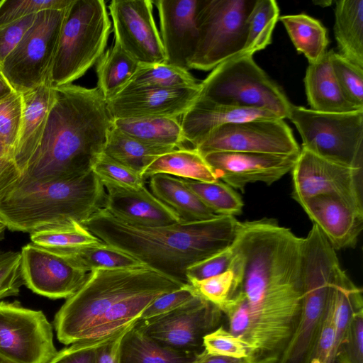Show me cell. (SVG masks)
<instances>
[{
	"label": "cell",
	"mask_w": 363,
	"mask_h": 363,
	"mask_svg": "<svg viewBox=\"0 0 363 363\" xmlns=\"http://www.w3.org/2000/svg\"><path fill=\"white\" fill-rule=\"evenodd\" d=\"M184 285L147 267L91 271L56 313L57 338L70 345L114 336L159 296Z\"/></svg>",
	"instance_id": "obj_1"
},
{
	"label": "cell",
	"mask_w": 363,
	"mask_h": 363,
	"mask_svg": "<svg viewBox=\"0 0 363 363\" xmlns=\"http://www.w3.org/2000/svg\"><path fill=\"white\" fill-rule=\"evenodd\" d=\"M53 91L43 134L22 179H74L91 171L103 153L113 119L99 89L72 84Z\"/></svg>",
	"instance_id": "obj_2"
},
{
	"label": "cell",
	"mask_w": 363,
	"mask_h": 363,
	"mask_svg": "<svg viewBox=\"0 0 363 363\" xmlns=\"http://www.w3.org/2000/svg\"><path fill=\"white\" fill-rule=\"evenodd\" d=\"M240 221L233 216L145 227L124 222L101 208L81 223L102 242L148 268L187 284L188 267L233 244Z\"/></svg>",
	"instance_id": "obj_3"
},
{
	"label": "cell",
	"mask_w": 363,
	"mask_h": 363,
	"mask_svg": "<svg viewBox=\"0 0 363 363\" xmlns=\"http://www.w3.org/2000/svg\"><path fill=\"white\" fill-rule=\"evenodd\" d=\"M105 199L104 186L92 170L67 180L21 179L0 201V218L10 230L31 233L72 220L82 223L104 207Z\"/></svg>",
	"instance_id": "obj_4"
},
{
	"label": "cell",
	"mask_w": 363,
	"mask_h": 363,
	"mask_svg": "<svg viewBox=\"0 0 363 363\" xmlns=\"http://www.w3.org/2000/svg\"><path fill=\"white\" fill-rule=\"evenodd\" d=\"M340 269L335 250L323 235L313 234L303 239L300 315L277 363L311 362Z\"/></svg>",
	"instance_id": "obj_5"
},
{
	"label": "cell",
	"mask_w": 363,
	"mask_h": 363,
	"mask_svg": "<svg viewBox=\"0 0 363 363\" xmlns=\"http://www.w3.org/2000/svg\"><path fill=\"white\" fill-rule=\"evenodd\" d=\"M111 26L104 1H72L66 10L49 77L52 87L72 84L98 62Z\"/></svg>",
	"instance_id": "obj_6"
},
{
	"label": "cell",
	"mask_w": 363,
	"mask_h": 363,
	"mask_svg": "<svg viewBox=\"0 0 363 363\" xmlns=\"http://www.w3.org/2000/svg\"><path fill=\"white\" fill-rule=\"evenodd\" d=\"M199 99L288 118L292 104L258 66L253 55H240L219 64L200 83Z\"/></svg>",
	"instance_id": "obj_7"
},
{
	"label": "cell",
	"mask_w": 363,
	"mask_h": 363,
	"mask_svg": "<svg viewBox=\"0 0 363 363\" xmlns=\"http://www.w3.org/2000/svg\"><path fill=\"white\" fill-rule=\"evenodd\" d=\"M288 118L302 138L303 149L334 163L363 169V111L323 113L292 104Z\"/></svg>",
	"instance_id": "obj_8"
},
{
	"label": "cell",
	"mask_w": 363,
	"mask_h": 363,
	"mask_svg": "<svg viewBox=\"0 0 363 363\" xmlns=\"http://www.w3.org/2000/svg\"><path fill=\"white\" fill-rule=\"evenodd\" d=\"M256 0H199L198 41L189 69L212 70L238 55L247 38V18Z\"/></svg>",
	"instance_id": "obj_9"
},
{
	"label": "cell",
	"mask_w": 363,
	"mask_h": 363,
	"mask_svg": "<svg viewBox=\"0 0 363 363\" xmlns=\"http://www.w3.org/2000/svg\"><path fill=\"white\" fill-rule=\"evenodd\" d=\"M67 9L38 13L18 44L0 65L16 93L30 91L49 79Z\"/></svg>",
	"instance_id": "obj_10"
},
{
	"label": "cell",
	"mask_w": 363,
	"mask_h": 363,
	"mask_svg": "<svg viewBox=\"0 0 363 363\" xmlns=\"http://www.w3.org/2000/svg\"><path fill=\"white\" fill-rule=\"evenodd\" d=\"M223 313L199 295L168 313L135 325L163 346L178 352L199 355L204 351L203 337L220 326Z\"/></svg>",
	"instance_id": "obj_11"
},
{
	"label": "cell",
	"mask_w": 363,
	"mask_h": 363,
	"mask_svg": "<svg viewBox=\"0 0 363 363\" xmlns=\"http://www.w3.org/2000/svg\"><path fill=\"white\" fill-rule=\"evenodd\" d=\"M50 323L40 311L0 301V359L6 363H49L56 355Z\"/></svg>",
	"instance_id": "obj_12"
},
{
	"label": "cell",
	"mask_w": 363,
	"mask_h": 363,
	"mask_svg": "<svg viewBox=\"0 0 363 363\" xmlns=\"http://www.w3.org/2000/svg\"><path fill=\"white\" fill-rule=\"evenodd\" d=\"M203 156L216 152L298 155L300 147L284 119L255 118L224 124L195 147Z\"/></svg>",
	"instance_id": "obj_13"
},
{
	"label": "cell",
	"mask_w": 363,
	"mask_h": 363,
	"mask_svg": "<svg viewBox=\"0 0 363 363\" xmlns=\"http://www.w3.org/2000/svg\"><path fill=\"white\" fill-rule=\"evenodd\" d=\"M291 172V197L297 203L332 195L363 210V169L334 163L301 148Z\"/></svg>",
	"instance_id": "obj_14"
},
{
	"label": "cell",
	"mask_w": 363,
	"mask_h": 363,
	"mask_svg": "<svg viewBox=\"0 0 363 363\" xmlns=\"http://www.w3.org/2000/svg\"><path fill=\"white\" fill-rule=\"evenodd\" d=\"M152 1L113 0L108 6L114 43L139 65L165 62V53L152 13Z\"/></svg>",
	"instance_id": "obj_15"
},
{
	"label": "cell",
	"mask_w": 363,
	"mask_h": 363,
	"mask_svg": "<svg viewBox=\"0 0 363 363\" xmlns=\"http://www.w3.org/2000/svg\"><path fill=\"white\" fill-rule=\"evenodd\" d=\"M200 86L169 89L153 86L125 88L106 99L113 120L182 116L195 103Z\"/></svg>",
	"instance_id": "obj_16"
},
{
	"label": "cell",
	"mask_w": 363,
	"mask_h": 363,
	"mask_svg": "<svg viewBox=\"0 0 363 363\" xmlns=\"http://www.w3.org/2000/svg\"><path fill=\"white\" fill-rule=\"evenodd\" d=\"M20 252L24 285L34 293L50 298L72 296L89 274L33 242L24 245Z\"/></svg>",
	"instance_id": "obj_17"
},
{
	"label": "cell",
	"mask_w": 363,
	"mask_h": 363,
	"mask_svg": "<svg viewBox=\"0 0 363 363\" xmlns=\"http://www.w3.org/2000/svg\"><path fill=\"white\" fill-rule=\"evenodd\" d=\"M298 155L216 152L203 157L217 179L244 192L249 184L270 185L279 180L291 171Z\"/></svg>",
	"instance_id": "obj_18"
},
{
	"label": "cell",
	"mask_w": 363,
	"mask_h": 363,
	"mask_svg": "<svg viewBox=\"0 0 363 363\" xmlns=\"http://www.w3.org/2000/svg\"><path fill=\"white\" fill-rule=\"evenodd\" d=\"M199 0L153 1L159 14L165 62L189 69L198 41L196 11Z\"/></svg>",
	"instance_id": "obj_19"
},
{
	"label": "cell",
	"mask_w": 363,
	"mask_h": 363,
	"mask_svg": "<svg viewBox=\"0 0 363 363\" xmlns=\"http://www.w3.org/2000/svg\"><path fill=\"white\" fill-rule=\"evenodd\" d=\"M333 249L354 247L363 228V210L332 195H319L299 203Z\"/></svg>",
	"instance_id": "obj_20"
},
{
	"label": "cell",
	"mask_w": 363,
	"mask_h": 363,
	"mask_svg": "<svg viewBox=\"0 0 363 363\" xmlns=\"http://www.w3.org/2000/svg\"><path fill=\"white\" fill-rule=\"evenodd\" d=\"M106 189L104 207L116 218L130 224L158 227L181 223L169 207L144 186L132 189L103 183Z\"/></svg>",
	"instance_id": "obj_21"
},
{
	"label": "cell",
	"mask_w": 363,
	"mask_h": 363,
	"mask_svg": "<svg viewBox=\"0 0 363 363\" xmlns=\"http://www.w3.org/2000/svg\"><path fill=\"white\" fill-rule=\"evenodd\" d=\"M21 94V125L13 155L23 174L41 140L52 104L54 91L48 79L39 86Z\"/></svg>",
	"instance_id": "obj_22"
},
{
	"label": "cell",
	"mask_w": 363,
	"mask_h": 363,
	"mask_svg": "<svg viewBox=\"0 0 363 363\" xmlns=\"http://www.w3.org/2000/svg\"><path fill=\"white\" fill-rule=\"evenodd\" d=\"M273 118L279 117L267 111L233 107L198 98L182 116L180 123L186 141L194 148L213 130L224 124Z\"/></svg>",
	"instance_id": "obj_23"
},
{
	"label": "cell",
	"mask_w": 363,
	"mask_h": 363,
	"mask_svg": "<svg viewBox=\"0 0 363 363\" xmlns=\"http://www.w3.org/2000/svg\"><path fill=\"white\" fill-rule=\"evenodd\" d=\"M306 94L311 109L323 113H349L363 111L343 94L334 75L327 51L316 63L309 64L304 77Z\"/></svg>",
	"instance_id": "obj_24"
},
{
	"label": "cell",
	"mask_w": 363,
	"mask_h": 363,
	"mask_svg": "<svg viewBox=\"0 0 363 363\" xmlns=\"http://www.w3.org/2000/svg\"><path fill=\"white\" fill-rule=\"evenodd\" d=\"M150 179L151 193L173 210L181 223L203 221L219 216L205 206L181 178L157 174Z\"/></svg>",
	"instance_id": "obj_25"
},
{
	"label": "cell",
	"mask_w": 363,
	"mask_h": 363,
	"mask_svg": "<svg viewBox=\"0 0 363 363\" xmlns=\"http://www.w3.org/2000/svg\"><path fill=\"white\" fill-rule=\"evenodd\" d=\"M334 35L339 54L363 68V0L335 1Z\"/></svg>",
	"instance_id": "obj_26"
},
{
	"label": "cell",
	"mask_w": 363,
	"mask_h": 363,
	"mask_svg": "<svg viewBox=\"0 0 363 363\" xmlns=\"http://www.w3.org/2000/svg\"><path fill=\"white\" fill-rule=\"evenodd\" d=\"M198 355L178 352L160 344L135 323L122 335L118 363H192Z\"/></svg>",
	"instance_id": "obj_27"
},
{
	"label": "cell",
	"mask_w": 363,
	"mask_h": 363,
	"mask_svg": "<svg viewBox=\"0 0 363 363\" xmlns=\"http://www.w3.org/2000/svg\"><path fill=\"white\" fill-rule=\"evenodd\" d=\"M175 149L177 148L145 143L123 133L112 125L103 153L141 176L156 158Z\"/></svg>",
	"instance_id": "obj_28"
},
{
	"label": "cell",
	"mask_w": 363,
	"mask_h": 363,
	"mask_svg": "<svg viewBox=\"0 0 363 363\" xmlns=\"http://www.w3.org/2000/svg\"><path fill=\"white\" fill-rule=\"evenodd\" d=\"M157 174L204 182L218 180L203 156L195 148L175 149L159 156L145 169L141 176L145 179Z\"/></svg>",
	"instance_id": "obj_29"
},
{
	"label": "cell",
	"mask_w": 363,
	"mask_h": 363,
	"mask_svg": "<svg viewBox=\"0 0 363 363\" xmlns=\"http://www.w3.org/2000/svg\"><path fill=\"white\" fill-rule=\"evenodd\" d=\"M74 267L91 272L101 269H132L146 267L134 257L104 242L69 248L55 254Z\"/></svg>",
	"instance_id": "obj_30"
},
{
	"label": "cell",
	"mask_w": 363,
	"mask_h": 363,
	"mask_svg": "<svg viewBox=\"0 0 363 363\" xmlns=\"http://www.w3.org/2000/svg\"><path fill=\"white\" fill-rule=\"evenodd\" d=\"M279 19L298 52L303 54L309 64L323 58L329 41L327 30L318 20L306 13L285 15Z\"/></svg>",
	"instance_id": "obj_31"
},
{
	"label": "cell",
	"mask_w": 363,
	"mask_h": 363,
	"mask_svg": "<svg viewBox=\"0 0 363 363\" xmlns=\"http://www.w3.org/2000/svg\"><path fill=\"white\" fill-rule=\"evenodd\" d=\"M123 133L147 143L184 148L186 142L181 123L176 118H150L113 120Z\"/></svg>",
	"instance_id": "obj_32"
},
{
	"label": "cell",
	"mask_w": 363,
	"mask_h": 363,
	"mask_svg": "<svg viewBox=\"0 0 363 363\" xmlns=\"http://www.w3.org/2000/svg\"><path fill=\"white\" fill-rule=\"evenodd\" d=\"M139 64L113 43L97 62V88L106 99L119 92L130 80Z\"/></svg>",
	"instance_id": "obj_33"
},
{
	"label": "cell",
	"mask_w": 363,
	"mask_h": 363,
	"mask_svg": "<svg viewBox=\"0 0 363 363\" xmlns=\"http://www.w3.org/2000/svg\"><path fill=\"white\" fill-rule=\"evenodd\" d=\"M30 235L33 243L53 254L69 248L102 242L81 223L74 220L47 225Z\"/></svg>",
	"instance_id": "obj_34"
},
{
	"label": "cell",
	"mask_w": 363,
	"mask_h": 363,
	"mask_svg": "<svg viewBox=\"0 0 363 363\" xmlns=\"http://www.w3.org/2000/svg\"><path fill=\"white\" fill-rule=\"evenodd\" d=\"M363 309L362 289L341 269L335 284V342L330 363H335L337 350L342 342L353 315Z\"/></svg>",
	"instance_id": "obj_35"
},
{
	"label": "cell",
	"mask_w": 363,
	"mask_h": 363,
	"mask_svg": "<svg viewBox=\"0 0 363 363\" xmlns=\"http://www.w3.org/2000/svg\"><path fill=\"white\" fill-rule=\"evenodd\" d=\"M279 9L274 0H256L247 18L246 42L240 55H253L272 42Z\"/></svg>",
	"instance_id": "obj_36"
},
{
	"label": "cell",
	"mask_w": 363,
	"mask_h": 363,
	"mask_svg": "<svg viewBox=\"0 0 363 363\" xmlns=\"http://www.w3.org/2000/svg\"><path fill=\"white\" fill-rule=\"evenodd\" d=\"M199 86L200 83L189 69L163 62L139 65L130 80L123 89L138 86L178 89Z\"/></svg>",
	"instance_id": "obj_37"
},
{
	"label": "cell",
	"mask_w": 363,
	"mask_h": 363,
	"mask_svg": "<svg viewBox=\"0 0 363 363\" xmlns=\"http://www.w3.org/2000/svg\"><path fill=\"white\" fill-rule=\"evenodd\" d=\"M182 179L201 201L216 214L235 217L242 213L244 203L241 196L222 181L204 182Z\"/></svg>",
	"instance_id": "obj_38"
},
{
	"label": "cell",
	"mask_w": 363,
	"mask_h": 363,
	"mask_svg": "<svg viewBox=\"0 0 363 363\" xmlns=\"http://www.w3.org/2000/svg\"><path fill=\"white\" fill-rule=\"evenodd\" d=\"M330 57L334 75L345 98L363 108V68L332 50Z\"/></svg>",
	"instance_id": "obj_39"
},
{
	"label": "cell",
	"mask_w": 363,
	"mask_h": 363,
	"mask_svg": "<svg viewBox=\"0 0 363 363\" xmlns=\"http://www.w3.org/2000/svg\"><path fill=\"white\" fill-rule=\"evenodd\" d=\"M198 295L218 306L222 311L236 295L239 280L230 268L218 275L191 282Z\"/></svg>",
	"instance_id": "obj_40"
},
{
	"label": "cell",
	"mask_w": 363,
	"mask_h": 363,
	"mask_svg": "<svg viewBox=\"0 0 363 363\" xmlns=\"http://www.w3.org/2000/svg\"><path fill=\"white\" fill-rule=\"evenodd\" d=\"M73 0L0 1V28L40 11L68 8Z\"/></svg>",
	"instance_id": "obj_41"
},
{
	"label": "cell",
	"mask_w": 363,
	"mask_h": 363,
	"mask_svg": "<svg viewBox=\"0 0 363 363\" xmlns=\"http://www.w3.org/2000/svg\"><path fill=\"white\" fill-rule=\"evenodd\" d=\"M91 170L102 183L132 189H139L145 186V179L138 173L104 153L97 158Z\"/></svg>",
	"instance_id": "obj_42"
},
{
	"label": "cell",
	"mask_w": 363,
	"mask_h": 363,
	"mask_svg": "<svg viewBox=\"0 0 363 363\" xmlns=\"http://www.w3.org/2000/svg\"><path fill=\"white\" fill-rule=\"evenodd\" d=\"M23 113L22 94L14 92L0 101V143L13 152Z\"/></svg>",
	"instance_id": "obj_43"
},
{
	"label": "cell",
	"mask_w": 363,
	"mask_h": 363,
	"mask_svg": "<svg viewBox=\"0 0 363 363\" xmlns=\"http://www.w3.org/2000/svg\"><path fill=\"white\" fill-rule=\"evenodd\" d=\"M204 350L209 354L242 358L248 356L249 347L243 340L222 325L203 337Z\"/></svg>",
	"instance_id": "obj_44"
},
{
	"label": "cell",
	"mask_w": 363,
	"mask_h": 363,
	"mask_svg": "<svg viewBox=\"0 0 363 363\" xmlns=\"http://www.w3.org/2000/svg\"><path fill=\"white\" fill-rule=\"evenodd\" d=\"M335 363H363V309L353 315Z\"/></svg>",
	"instance_id": "obj_45"
},
{
	"label": "cell",
	"mask_w": 363,
	"mask_h": 363,
	"mask_svg": "<svg viewBox=\"0 0 363 363\" xmlns=\"http://www.w3.org/2000/svg\"><path fill=\"white\" fill-rule=\"evenodd\" d=\"M21 259L20 252L0 250V301L18 295L24 284Z\"/></svg>",
	"instance_id": "obj_46"
},
{
	"label": "cell",
	"mask_w": 363,
	"mask_h": 363,
	"mask_svg": "<svg viewBox=\"0 0 363 363\" xmlns=\"http://www.w3.org/2000/svg\"><path fill=\"white\" fill-rule=\"evenodd\" d=\"M233 257L231 246L206 259L188 267L186 277L188 283L203 280L222 274L229 269Z\"/></svg>",
	"instance_id": "obj_47"
},
{
	"label": "cell",
	"mask_w": 363,
	"mask_h": 363,
	"mask_svg": "<svg viewBox=\"0 0 363 363\" xmlns=\"http://www.w3.org/2000/svg\"><path fill=\"white\" fill-rule=\"evenodd\" d=\"M335 337L334 288L328 311L310 363H330L335 346Z\"/></svg>",
	"instance_id": "obj_48"
},
{
	"label": "cell",
	"mask_w": 363,
	"mask_h": 363,
	"mask_svg": "<svg viewBox=\"0 0 363 363\" xmlns=\"http://www.w3.org/2000/svg\"><path fill=\"white\" fill-rule=\"evenodd\" d=\"M197 295L190 284H185L156 298L144 311L139 319H147L168 313L189 302Z\"/></svg>",
	"instance_id": "obj_49"
},
{
	"label": "cell",
	"mask_w": 363,
	"mask_h": 363,
	"mask_svg": "<svg viewBox=\"0 0 363 363\" xmlns=\"http://www.w3.org/2000/svg\"><path fill=\"white\" fill-rule=\"evenodd\" d=\"M111 337L72 344L57 352L49 363H97L98 348Z\"/></svg>",
	"instance_id": "obj_50"
},
{
	"label": "cell",
	"mask_w": 363,
	"mask_h": 363,
	"mask_svg": "<svg viewBox=\"0 0 363 363\" xmlns=\"http://www.w3.org/2000/svg\"><path fill=\"white\" fill-rule=\"evenodd\" d=\"M36 14L30 15L0 28V65L16 47L25 33L33 24Z\"/></svg>",
	"instance_id": "obj_51"
},
{
	"label": "cell",
	"mask_w": 363,
	"mask_h": 363,
	"mask_svg": "<svg viewBox=\"0 0 363 363\" xmlns=\"http://www.w3.org/2000/svg\"><path fill=\"white\" fill-rule=\"evenodd\" d=\"M21 177L13 151L0 143V201L17 186Z\"/></svg>",
	"instance_id": "obj_52"
},
{
	"label": "cell",
	"mask_w": 363,
	"mask_h": 363,
	"mask_svg": "<svg viewBox=\"0 0 363 363\" xmlns=\"http://www.w3.org/2000/svg\"><path fill=\"white\" fill-rule=\"evenodd\" d=\"M128 328L111 337L98 348L97 363H118L120 340Z\"/></svg>",
	"instance_id": "obj_53"
},
{
	"label": "cell",
	"mask_w": 363,
	"mask_h": 363,
	"mask_svg": "<svg viewBox=\"0 0 363 363\" xmlns=\"http://www.w3.org/2000/svg\"><path fill=\"white\" fill-rule=\"evenodd\" d=\"M192 363H247L245 359L215 355L205 350L199 354Z\"/></svg>",
	"instance_id": "obj_54"
},
{
	"label": "cell",
	"mask_w": 363,
	"mask_h": 363,
	"mask_svg": "<svg viewBox=\"0 0 363 363\" xmlns=\"http://www.w3.org/2000/svg\"><path fill=\"white\" fill-rule=\"evenodd\" d=\"M16 92L0 69V101Z\"/></svg>",
	"instance_id": "obj_55"
},
{
	"label": "cell",
	"mask_w": 363,
	"mask_h": 363,
	"mask_svg": "<svg viewBox=\"0 0 363 363\" xmlns=\"http://www.w3.org/2000/svg\"><path fill=\"white\" fill-rule=\"evenodd\" d=\"M6 228L0 229V240H2L4 237V232Z\"/></svg>",
	"instance_id": "obj_56"
},
{
	"label": "cell",
	"mask_w": 363,
	"mask_h": 363,
	"mask_svg": "<svg viewBox=\"0 0 363 363\" xmlns=\"http://www.w3.org/2000/svg\"><path fill=\"white\" fill-rule=\"evenodd\" d=\"M2 228H6V227L4 223L0 218V229H2Z\"/></svg>",
	"instance_id": "obj_57"
},
{
	"label": "cell",
	"mask_w": 363,
	"mask_h": 363,
	"mask_svg": "<svg viewBox=\"0 0 363 363\" xmlns=\"http://www.w3.org/2000/svg\"><path fill=\"white\" fill-rule=\"evenodd\" d=\"M0 363H6V362L0 359Z\"/></svg>",
	"instance_id": "obj_58"
}]
</instances>
